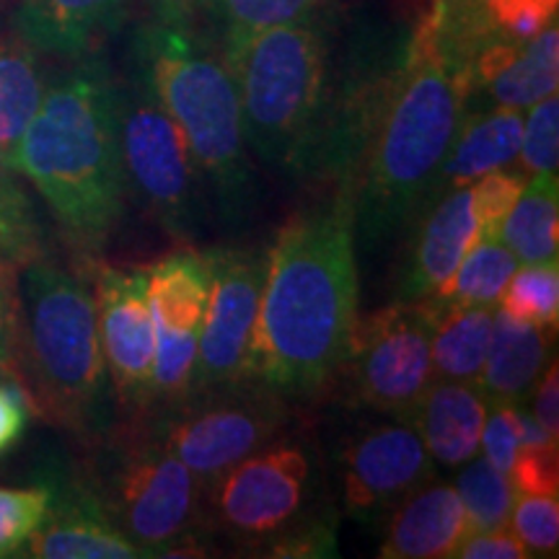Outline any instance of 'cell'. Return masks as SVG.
Returning <instances> with one entry per match:
<instances>
[{"label": "cell", "instance_id": "cell-43", "mask_svg": "<svg viewBox=\"0 0 559 559\" xmlns=\"http://www.w3.org/2000/svg\"><path fill=\"white\" fill-rule=\"evenodd\" d=\"M534 391V409L531 415L539 419L544 430H549L551 436H559V366L551 358L549 366L542 368L539 379H536Z\"/></svg>", "mask_w": 559, "mask_h": 559}, {"label": "cell", "instance_id": "cell-21", "mask_svg": "<svg viewBox=\"0 0 559 559\" xmlns=\"http://www.w3.org/2000/svg\"><path fill=\"white\" fill-rule=\"evenodd\" d=\"M555 332L519 321L495 309L492 337H489L485 368L477 386L485 391L487 402H523L534 389Z\"/></svg>", "mask_w": 559, "mask_h": 559}, {"label": "cell", "instance_id": "cell-5", "mask_svg": "<svg viewBox=\"0 0 559 559\" xmlns=\"http://www.w3.org/2000/svg\"><path fill=\"white\" fill-rule=\"evenodd\" d=\"M52 423L96 440L117 425L94 290L73 272L26 262L19 275V379Z\"/></svg>", "mask_w": 559, "mask_h": 559}, {"label": "cell", "instance_id": "cell-24", "mask_svg": "<svg viewBox=\"0 0 559 559\" xmlns=\"http://www.w3.org/2000/svg\"><path fill=\"white\" fill-rule=\"evenodd\" d=\"M559 83V29L551 21L536 37L521 41L506 66L489 79L479 91H485L495 107L528 109L536 102L557 94ZM477 91V94H479Z\"/></svg>", "mask_w": 559, "mask_h": 559}, {"label": "cell", "instance_id": "cell-17", "mask_svg": "<svg viewBox=\"0 0 559 559\" xmlns=\"http://www.w3.org/2000/svg\"><path fill=\"white\" fill-rule=\"evenodd\" d=\"M407 267L396 280L394 300H423L436 296L440 285L477 243V218L472 210V187L445 192L419 215Z\"/></svg>", "mask_w": 559, "mask_h": 559}, {"label": "cell", "instance_id": "cell-9", "mask_svg": "<svg viewBox=\"0 0 559 559\" xmlns=\"http://www.w3.org/2000/svg\"><path fill=\"white\" fill-rule=\"evenodd\" d=\"M143 419L164 449L194 474L200 485L236 461L262 449L288 423V400L254 381L194 391Z\"/></svg>", "mask_w": 559, "mask_h": 559}, {"label": "cell", "instance_id": "cell-34", "mask_svg": "<svg viewBox=\"0 0 559 559\" xmlns=\"http://www.w3.org/2000/svg\"><path fill=\"white\" fill-rule=\"evenodd\" d=\"M510 531L528 549V555H557L559 502L557 495H515L510 510Z\"/></svg>", "mask_w": 559, "mask_h": 559}, {"label": "cell", "instance_id": "cell-23", "mask_svg": "<svg viewBox=\"0 0 559 559\" xmlns=\"http://www.w3.org/2000/svg\"><path fill=\"white\" fill-rule=\"evenodd\" d=\"M495 309L492 306H438L436 332H432V379L479 383L489 337H492Z\"/></svg>", "mask_w": 559, "mask_h": 559}, {"label": "cell", "instance_id": "cell-14", "mask_svg": "<svg viewBox=\"0 0 559 559\" xmlns=\"http://www.w3.org/2000/svg\"><path fill=\"white\" fill-rule=\"evenodd\" d=\"M342 513L358 523L389 515L412 489L436 477L423 438L407 417L358 430L337 453Z\"/></svg>", "mask_w": 559, "mask_h": 559}, {"label": "cell", "instance_id": "cell-20", "mask_svg": "<svg viewBox=\"0 0 559 559\" xmlns=\"http://www.w3.org/2000/svg\"><path fill=\"white\" fill-rule=\"evenodd\" d=\"M485 417L487 396L477 383L432 379L407 419L436 464L459 469L479 453Z\"/></svg>", "mask_w": 559, "mask_h": 559}, {"label": "cell", "instance_id": "cell-37", "mask_svg": "<svg viewBox=\"0 0 559 559\" xmlns=\"http://www.w3.org/2000/svg\"><path fill=\"white\" fill-rule=\"evenodd\" d=\"M559 0H479V13L489 34L531 39L557 21Z\"/></svg>", "mask_w": 559, "mask_h": 559}, {"label": "cell", "instance_id": "cell-46", "mask_svg": "<svg viewBox=\"0 0 559 559\" xmlns=\"http://www.w3.org/2000/svg\"><path fill=\"white\" fill-rule=\"evenodd\" d=\"M3 381H16V379H13V376H9L3 368H0V383H3ZM16 383H19V381H16Z\"/></svg>", "mask_w": 559, "mask_h": 559}, {"label": "cell", "instance_id": "cell-25", "mask_svg": "<svg viewBox=\"0 0 559 559\" xmlns=\"http://www.w3.org/2000/svg\"><path fill=\"white\" fill-rule=\"evenodd\" d=\"M559 181L557 171L534 174L521 198L502 223L500 239L523 264L557 260L559 226Z\"/></svg>", "mask_w": 559, "mask_h": 559}, {"label": "cell", "instance_id": "cell-31", "mask_svg": "<svg viewBox=\"0 0 559 559\" xmlns=\"http://www.w3.org/2000/svg\"><path fill=\"white\" fill-rule=\"evenodd\" d=\"M456 492L469 515L472 531L508 528L510 510L515 502V489L508 474H502L487 459L474 456L456 477Z\"/></svg>", "mask_w": 559, "mask_h": 559}, {"label": "cell", "instance_id": "cell-29", "mask_svg": "<svg viewBox=\"0 0 559 559\" xmlns=\"http://www.w3.org/2000/svg\"><path fill=\"white\" fill-rule=\"evenodd\" d=\"M500 311L508 317L528 321L542 330L557 332L559 319V264L557 260L523 264L510 275L502 288Z\"/></svg>", "mask_w": 559, "mask_h": 559}, {"label": "cell", "instance_id": "cell-39", "mask_svg": "<svg viewBox=\"0 0 559 559\" xmlns=\"http://www.w3.org/2000/svg\"><path fill=\"white\" fill-rule=\"evenodd\" d=\"M485 428H481L479 449L495 469L508 474L513 466L515 453H519V417H515V404L510 402H487Z\"/></svg>", "mask_w": 559, "mask_h": 559}, {"label": "cell", "instance_id": "cell-7", "mask_svg": "<svg viewBox=\"0 0 559 559\" xmlns=\"http://www.w3.org/2000/svg\"><path fill=\"white\" fill-rule=\"evenodd\" d=\"M99 456L86 477L102 508L143 557L205 555L202 485L164 449L143 419L96 438Z\"/></svg>", "mask_w": 559, "mask_h": 559}, {"label": "cell", "instance_id": "cell-30", "mask_svg": "<svg viewBox=\"0 0 559 559\" xmlns=\"http://www.w3.org/2000/svg\"><path fill=\"white\" fill-rule=\"evenodd\" d=\"M0 251L19 267L45 257L37 213L3 153H0Z\"/></svg>", "mask_w": 559, "mask_h": 559}, {"label": "cell", "instance_id": "cell-27", "mask_svg": "<svg viewBox=\"0 0 559 559\" xmlns=\"http://www.w3.org/2000/svg\"><path fill=\"white\" fill-rule=\"evenodd\" d=\"M515 270H519V260L513 251L500 236H489L474 243L449 283L440 285L436 296L430 298L438 306H492L495 309Z\"/></svg>", "mask_w": 559, "mask_h": 559}, {"label": "cell", "instance_id": "cell-10", "mask_svg": "<svg viewBox=\"0 0 559 559\" xmlns=\"http://www.w3.org/2000/svg\"><path fill=\"white\" fill-rule=\"evenodd\" d=\"M313 477L317 453L309 440L272 438L202 485V526L257 547L309 510Z\"/></svg>", "mask_w": 559, "mask_h": 559}, {"label": "cell", "instance_id": "cell-44", "mask_svg": "<svg viewBox=\"0 0 559 559\" xmlns=\"http://www.w3.org/2000/svg\"><path fill=\"white\" fill-rule=\"evenodd\" d=\"M153 19L164 24L198 26V19L205 11V0H145Z\"/></svg>", "mask_w": 559, "mask_h": 559}, {"label": "cell", "instance_id": "cell-41", "mask_svg": "<svg viewBox=\"0 0 559 559\" xmlns=\"http://www.w3.org/2000/svg\"><path fill=\"white\" fill-rule=\"evenodd\" d=\"M461 559H526L528 549L519 542L513 531H472L461 544Z\"/></svg>", "mask_w": 559, "mask_h": 559}, {"label": "cell", "instance_id": "cell-4", "mask_svg": "<svg viewBox=\"0 0 559 559\" xmlns=\"http://www.w3.org/2000/svg\"><path fill=\"white\" fill-rule=\"evenodd\" d=\"M130 75L156 96L187 140L221 221L243 228L260 205L241 128L239 91L221 47L198 26L151 19L130 41Z\"/></svg>", "mask_w": 559, "mask_h": 559}, {"label": "cell", "instance_id": "cell-1", "mask_svg": "<svg viewBox=\"0 0 559 559\" xmlns=\"http://www.w3.org/2000/svg\"><path fill=\"white\" fill-rule=\"evenodd\" d=\"M355 319L353 198L332 192L293 215L267 249L247 379L285 400L319 394L337 376Z\"/></svg>", "mask_w": 559, "mask_h": 559}, {"label": "cell", "instance_id": "cell-33", "mask_svg": "<svg viewBox=\"0 0 559 559\" xmlns=\"http://www.w3.org/2000/svg\"><path fill=\"white\" fill-rule=\"evenodd\" d=\"M47 481L34 487H0V559L21 557L50 510Z\"/></svg>", "mask_w": 559, "mask_h": 559}, {"label": "cell", "instance_id": "cell-19", "mask_svg": "<svg viewBox=\"0 0 559 559\" xmlns=\"http://www.w3.org/2000/svg\"><path fill=\"white\" fill-rule=\"evenodd\" d=\"M130 0H19L16 34L62 60L99 52L128 19Z\"/></svg>", "mask_w": 559, "mask_h": 559}, {"label": "cell", "instance_id": "cell-8", "mask_svg": "<svg viewBox=\"0 0 559 559\" xmlns=\"http://www.w3.org/2000/svg\"><path fill=\"white\" fill-rule=\"evenodd\" d=\"M120 145L128 192L177 241H194L207 218L205 181L187 140L135 75L120 81Z\"/></svg>", "mask_w": 559, "mask_h": 559}, {"label": "cell", "instance_id": "cell-3", "mask_svg": "<svg viewBox=\"0 0 559 559\" xmlns=\"http://www.w3.org/2000/svg\"><path fill=\"white\" fill-rule=\"evenodd\" d=\"M68 62L45 83L11 166L32 181L66 239L94 254L115 234L128 198L120 79L99 52Z\"/></svg>", "mask_w": 559, "mask_h": 559}, {"label": "cell", "instance_id": "cell-32", "mask_svg": "<svg viewBox=\"0 0 559 559\" xmlns=\"http://www.w3.org/2000/svg\"><path fill=\"white\" fill-rule=\"evenodd\" d=\"M337 526L340 513L330 508H309L298 515L290 526L280 534L257 544L260 557L280 559H313V557H337Z\"/></svg>", "mask_w": 559, "mask_h": 559}, {"label": "cell", "instance_id": "cell-36", "mask_svg": "<svg viewBox=\"0 0 559 559\" xmlns=\"http://www.w3.org/2000/svg\"><path fill=\"white\" fill-rule=\"evenodd\" d=\"M523 169L528 174L557 171L559 164V99L549 94L547 99L528 107V117H523L521 151Z\"/></svg>", "mask_w": 559, "mask_h": 559}, {"label": "cell", "instance_id": "cell-28", "mask_svg": "<svg viewBox=\"0 0 559 559\" xmlns=\"http://www.w3.org/2000/svg\"><path fill=\"white\" fill-rule=\"evenodd\" d=\"M330 0H205L202 16L218 29L221 47L234 45L251 34L290 24L326 9Z\"/></svg>", "mask_w": 559, "mask_h": 559}, {"label": "cell", "instance_id": "cell-12", "mask_svg": "<svg viewBox=\"0 0 559 559\" xmlns=\"http://www.w3.org/2000/svg\"><path fill=\"white\" fill-rule=\"evenodd\" d=\"M205 260L210 288L190 394L249 381V347L267 272V251L262 249H207Z\"/></svg>", "mask_w": 559, "mask_h": 559}, {"label": "cell", "instance_id": "cell-45", "mask_svg": "<svg viewBox=\"0 0 559 559\" xmlns=\"http://www.w3.org/2000/svg\"><path fill=\"white\" fill-rule=\"evenodd\" d=\"M456 5H466V9H479V0H451Z\"/></svg>", "mask_w": 559, "mask_h": 559}, {"label": "cell", "instance_id": "cell-15", "mask_svg": "<svg viewBox=\"0 0 559 559\" xmlns=\"http://www.w3.org/2000/svg\"><path fill=\"white\" fill-rule=\"evenodd\" d=\"M96 319L117 409L130 419L145 417L153 394L156 326L148 304V267L96 272Z\"/></svg>", "mask_w": 559, "mask_h": 559}, {"label": "cell", "instance_id": "cell-35", "mask_svg": "<svg viewBox=\"0 0 559 559\" xmlns=\"http://www.w3.org/2000/svg\"><path fill=\"white\" fill-rule=\"evenodd\" d=\"M472 210L477 218V241L489 239V236H500L502 223L508 213L513 210L515 200L521 198L526 177L519 171H502L495 169L472 181Z\"/></svg>", "mask_w": 559, "mask_h": 559}, {"label": "cell", "instance_id": "cell-11", "mask_svg": "<svg viewBox=\"0 0 559 559\" xmlns=\"http://www.w3.org/2000/svg\"><path fill=\"white\" fill-rule=\"evenodd\" d=\"M436 321L430 298L391 300L386 309L355 319L337 373H345L358 407L409 417L432 381Z\"/></svg>", "mask_w": 559, "mask_h": 559}, {"label": "cell", "instance_id": "cell-42", "mask_svg": "<svg viewBox=\"0 0 559 559\" xmlns=\"http://www.w3.org/2000/svg\"><path fill=\"white\" fill-rule=\"evenodd\" d=\"M29 423V404L16 381L0 383V453L9 451Z\"/></svg>", "mask_w": 559, "mask_h": 559}, {"label": "cell", "instance_id": "cell-18", "mask_svg": "<svg viewBox=\"0 0 559 559\" xmlns=\"http://www.w3.org/2000/svg\"><path fill=\"white\" fill-rule=\"evenodd\" d=\"M472 534L469 515L456 487L419 485L389 513L381 559H451Z\"/></svg>", "mask_w": 559, "mask_h": 559}, {"label": "cell", "instance_id": "cell-2", "mask_svg": "<svg viewBox=\"0 0 559 559\" xmlns=\"http://www.w3.org/2000/svg\"><path fill=\"white\" fill-rule=\"evenodd\" d=\"M469 96V62L440 34L430 5L409 29L400 75L355 179V249H383L436 202Z\"/></svg>", "mask_w": 559, "mask_h": 559}, {"label": "cell", "instance_id": "cell-6", "mask_svg": "<svg viewBox=\"0 0 559 559\" xmlns=\"http://www.w3.org/2000/svg\"><path fill=\"white\" fill-rule=\"evenodd\" d=\"M221 52L239 91L247 148L306 181L334 73L330 13L257 32Z\"/></svg>", "mask_w": 559, "mask_h": 559}, {"label": "cell", "instance_id": "cell-26", "mask_svg": "<svg viewBox=\"0 0 559 559\" xmlns=\"http://www.w3.org/2000/svg\"><path fill=\"white\" fill-rule=\"evenodd\" d=\"M34 52L37 50L21 37L0 34V153L9 164H13L19 140L45 94L47 81Z\"/></svg>", "mask_w": 559, "mask_h": 559}, {"label": "cell", "instance_id": "cell-38", "mask_svg": "<svg viewBox=\"0 0 559 559\" xmlns=\"http://www.w3.org/2000/svg\"><path fill=\"white\" fill-rule=\"evenodd\" d=\"M508 479L515 495H557V445H519Z\"/></svg>", "mask_w": 559, "mask_h": 559}, {"label": "cell", "instance_id": "cell-13", "mask_svg": "<svg viewBox=\"0 0 559 559\" xmlns=\"http://www.w3.org/2000/svg\"><path fill=\"white\" fill-rule=\"evenodd\" d=\"M210 272L205 251L177 249L148 267V304L156 326L151 409L171 407L192 389Z\"/></svg>", "mask_w": 559, "mask_h": 559}, {"label": "cell", "instance_id": "cell-16", "mask_svg": "<svg viewBox=\"0 0 559 559\" xmlns=\"http://www.w3.org/2000/svg\"><path fill=\"white\" fill-rule=\"evenodd\" d=\"M52 500L21 557L34 559H138L135 544L111 523L86 477L58 474L47 481Z\"/></svg>", "mask_w": 559, "mask_h": 559}, {"label": "cell", "instance_id": "cell-40", "mask_svg": "<svg viewBox=\"0 0 559 559\" xmlns=\"http://www.w3.org/2000/svg\"><path fill=\"white\" fill-rule=\"evenodd\" d=\"M19 264L0 251V368L19 381Z\"/></svg>", "mask_w": 559, "mask_h": 559}, {"label": "cell", "instance_id": "cell-22", "mask_svg": "<svg viewBox=\"0 0 559 559\" xmlns=\"http://www.w3.org/2000/svg\"><path fill=\"white\" fill-rule=\"evenodd\" d=\"M523 135V111L495 107L492 111L481 115H469L461 124L456 143L443 160V169L438 177L436 200L443 198L445 192L469 187L485 174L502 169L513 164L521 151Z\"/></svg>", "mask_w": 559, "mask_h": 559}]
</instances>
